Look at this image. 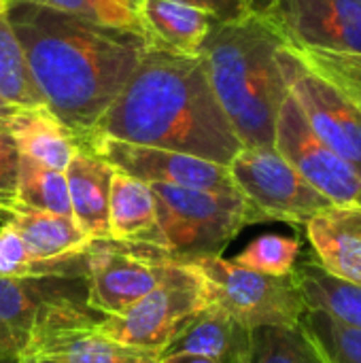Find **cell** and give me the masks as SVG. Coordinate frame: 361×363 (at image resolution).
I'll list each match as a JSON object with an SVG mask.
<instances>
[{
    "mask_svg": "<svg viewBox=\"0 0 361 363\" xmlns=\"http://www.w3.org/2000/svg\"><path fill=\"white\" fill-rule=\"evenodd\" d=\"M204 306L209 298L200 270L179 262L164 283L121 315L104 317L94 330L119 345L162 355L177 332Z\"/></svg>",
    "mask_w": 361,
    "mask_h": 363,
    "instance_id": "52a82bcc",
    "label": "cell"
},
{
    "mask_svg": "<svg viewBox=\"0 0 361 363\" xmlns=\"http://www.w3.org/2000/svg\"><path fill=\"white\" fill-rule=\"evenodd\" d=\"M140 23L149 45L183 55H200L217 19L177 0H140Z\"/></svg>",
    "mask_w": 361,
    "mask_h": 363,
    "instance_id": "ac0fdd59",
    "label": "cell"
},
{
    "mask_svg": "<svg viewBox=\"0 0 361 363\" xmlns=\"http://www.w3.org/2000/svg\"><path fill=\"white\" fill-rule=\"evenodd\" d=\"M177 2H183V4L196 6L200 11H206L219 23L236 21V19H243V17L251 15L247 11L245 0H177Z\"/></svg>",
    "mask_w": 361,
    "mask_h": 363,
    "instance_id": "1f68e13d",
    "label": "cell"
},
{
    "mask_svg": "<svg viewBox=\"0 0 361 363\" xmlns=\"http://www.w3.org/2000/svg\"><path fill=\"white\" fill-rule=\"evenodd\" d=\"M300 323L326 363H361V330L343 325L319 311H306Z\"/></svg>",
    "mask_w": 361,
    "mask_h": 363,
    "instance_id": "f1b7e54d",
    "label": "cell"
},
{
    "mask_svg": "<svg viewBox=\"0 0 361 363\" xmlns=\"http://www.w3.org/2000/svg\"><path fill=\"white\" fill-rule=\"evenodd\" d=\"M268 17L289 47L361 53V0H277Z\"/></svg>",
    "mask_w": 361,
    "mask_h": 363,
    "instance_id": "4fadbf2b",
    "label": "cell"
},
{
    "mask_svg": "<svg viewBox=\"0 0 361 363\" xmlns=\"http://www.w3.org/2000/svg\"><path fill=\"white\" fill-rule=\"evenodd\" d=\"M294 279L306 311H319L343 325L361 330V285L334 277L315 257L298 262Z\"/></svg>",
    "mask_w": 361,
    "mask_h": 363,
    "instance_id": "44dd1931",
    "label": "cell"
},
{
    "mask_svg": "<svg viewBox=\"0 0 361 363\" xmlns=\"http://www.w3.org/2000/svg\"><path fill=\"white\" fill-rule=\"evenodd\" d=\"M300 253H302V242L298 236L262 234L253 238L236 257H232V262L260 274L287 277L294 272Z\"/></svg>",
    "mask_w": 361,
    "mask_h": 363,
    "instance_id": "4316f807",
    "label": "cell"
},
{
    "mask_svg": "<svg viewBox=\"0 0 361 363\" xmlns=\"http://www.w3.org/2000/svg\"><path fill=\"white\" fill-rule=\"evenodd\" d=\"M6 17L45 106L79 136L96 128L149 47L143 34L28 0H9Z\"/></svg>",
    "mask_w": 361,
    "mask_h": 363,
    "instance_id": "6da1fadb",
    "label": "cell"
},
{
    "mask_svg": "<svg viewBox=\"0 0 361 363\" xmlns=\"http://www.w3.org/2000/svg\"><path fill=\"white\" fill-rule=\"evenodd\" d=\"M19 151L6 130H0V213L15 206Z\"/></svg>",
    "mask_w": 361,
    "mask_h": 363,
    "instance_id": "4dcf8cb0",
    "label": "cell"
},
{
    "mask_svg": "<svg viewBox=\"0 0 361 363\" xmlns=\"http://www.w3.org/2000/svg\"><path fill=\"white\" fill-rule=\"evenodd\" d=\"M109 230L111 238L115 240L143 242L164 249L157 225L155 196L149 183L119 170L113 172L109 198Z\"/></svg>",
    "mask_w": 361,
    "mask_h": 363,
    "instance_id": "d6986e66",
    "label": "cell"
},
{
    "mask_svg": "<svg viewBox=\"0 0 361 363\" xmlns=\"http://www.w3.org/2000/svg\"><path fill=\"white\" fill-rule=\"evenodd\" d=\"M315 259L334 277L361 285V206H330L306 223Z\"/></svg>",
    "mask_w": 361,
    "mask_h": 363,
    "instance_id": "5bb4252c",
    "label": "cell"
},
{
    "mask_svg": "<svg viewBox=\"0 0 361 363\" xmlns=\"http://www.w3.org/2000/svg\"><path fill=\"white\" fill-rule=\"evenodd\" d=\"M274 149L332 204L361 206V177L357 170L311 130L291 94H287L279 111Z\"/></svg>",
    "mask_w": 361,
    "mask_h": 363,
    "instance_id": "8fae6325",
    "label": "cell"
},
{
    "mask_svg": "<svg viewBox=\"0 0 361 363\" xmlns=\"http://www.w3.org/2000/svg\"><path fill=\"white\" fill-rule=\"evenodd\" d=\"M49 272H85V251L62 259H34L19 234L4 223L0 228V279H19Z\"/></svg>",
    "mask_w": 361,
    "mask_h": 363,
    "instance_id": "484cf974",
    "label": "cell"
},
{
    "mask_svg": "<svg viewBox=\"0 0 361 363\" xmlns=\"http://www.w3.org/2000/svg\"><path fill=\"white\" fill-rule=\"evenodd\" d=\"M104 317L89 304L85 272L0 279V336L19 355L47 338L94 330Z\"/></svg>",
    "mask_w": 361,
    "mask_h": 363,
    "instance_id": "277c9868",
    "label": "cell"
},
{
    "mask_svg": "<svg viewBox=\"0 0 361 363\" xmlns=\"http://www.w3.org/2000/svg\"><path fill=\"white\" fill-rule=\"evenodd\" d=\"M6 6H9V0H0V13H4Z\"/></svg>",
    "mask_w": 361,
    "mask_h": 363,
    "instance_id": "f35d334b",
    "label": "cell"
},
{
    "mask_svg": "<svg viewBox=\"0 0 361 363\" xmlns=\"http://www.w3.org/2000/svg\"><path fill=\"white\" fill-rule=\"evenodd\" d=\"M89 134L179 151L221 166H230L243 149L215 98L202 57L153 45L145 49Z\"/></svg>",
    "mask_w": 361,
    "mask_h": 363,
    "instance_id": "7a4b0ae2",
    "label": "cell"
},
{
    "mask_svg": "<svg viewBox=\"0 0 361 363\" xmlns=\"http://www.w3.org/2000/svg\"><path fill=\"white\" fill-rule=\"evenodd\" d=\"M6 223L19 234L34 259H62L87 249L91 238L70 215H55L23 208L19 204L4 211Z\"/></svg>",
    "mask_w": 361,
    "mask_h": 363,
    "instance_id": "ffe728a7",
    "label": "cell"
},
{
    "mask_svg": "<svg viewBox=\"0 0 361 363\" xmlns=\"http://www.w3.org/2000/svg\"><path fill=\"white\" fill-rule=\"evenodd\" d=\"M21 355H43L62 363H157L160 353L119 345L96 330L47 338Z\"/></svg>",
    "mask_w": 361,
    "mask_h": 363,
    "instance_id": "7402d4cb",
    "label": "cell"
},
{
    "mask_svg": "<svg viewBox=\"0 0 361 363\" xmlns=\"http://www.w3.org/2000/svg\"><path fill=\"white\" fill-rule=\"evenodd\" d=\"M19 155L64 172L83 138L64 125L45 104L17 108L6 125Z\"/></svg>",
    "mask_w": 361,
    "mask_h": 363,
    "instance_id": "e0dca14e",
    "label": "cell"
},
{
    "mask_svg": "<svg viewBox=\"0 0 361 363\" xmlns=\"http://www.w3.org/2000/svg\"><path fill=\"white\" fill-rule=\"evenodd\" d=\"M17 355H19V349L15 347V342L0 336V357H17Z\"/></svg>",
    "mask_w": 361,
    "mask_h": 363,
    "instance_id": "d590c367",
    "label": "cell"
},
{
    "mask_svg": "<svg viewBox=\"0 0 361 363\" xmlns=\"http://www.w3.org/2000/svg\"><path fill=\"white\" fill-rule=\"evenodd\" d=\"M177 264L162 247L115 238L91 240L85 249L89 304L100 315H121L164 283Z\"/></svg>",
    "mask_w": 361,
    "mask_h": 363,
    "instance_id": "ba28073f",
    "label": "cell"
},
{
    "mask_svg": "<svg viewBox=\"0 0 361 363\" xmlns=\"http://www.w3.org/2000/svg\"><path fill=\"white\" fill-rule=\"evenodd\" d=\"M168 355H196L217 363H247L249 330L230 319L221 308L209 304L177 332L160 357Z\"/></svg>",
    "mask_w": 361,
    "mask_h": 363,
    "instance_id": "2e32d148",
    "label": "cell"
},
{
    "mask_svg": "<svg viewBox=\"0 0 361 363\" xmlns=\"http://www.w3.org/2000/svg\"><path fill=\"white\" fill-rule=\"evenodd\" d=\"M28 2L45 4L98 26L147 36L140 23V0H28Z\"/></svg>",
    "mask_w": 361,
    "mask_h": 363,
    "instance_id": "83f0119b",
    "label": "cell"
},
{
    "mask_svg": "<svg viewBox=\"0 0 361 363\" xmlns=\"http://www.w3.org/2000/svg\"><path fill=\"white\" fill-rule=\"evenodd\" d=\"M164 249L183 264L219 257L228 245L262 215L236 194L151 183Z\"/></svg>",
    "mask_w": 361,
    "mask_h": 363,
    "instance_id": "5b68a950",
    "label": "cell"
},
{
    "mask_svg": "<svg viewBox=\"0 0 361 363\" xmlns=\"http://www.w3.org/2000/svg\"><path fill=\"white\" fill-rule=\"evenodd\" d=\"M15 111H17V106H11L9 102H4L0 98V130H6V125H9V121H11Z\"/></svg>",
    "mask_w": 361,
    "mask_h": 363,
    "instance_id": "e575fe53",
    "label": "cell"
},
{
    "mask_svg": "<svg viewBox=\"0 0 361 363\" xmlns=\"http://www.w3.org/2000/svg\"><path fill=\"white\" fill-rule=\"evenodd\" d=\"M0 98L17 108L45 104L6 11L0 13Z\"/></svg>",
    "mask_w": 361,
    "mask_h": 363,
    "instance_id": "d4e9b609",
    "label": "cell"
},
{
    "mask_svg": "<svg viewBox=\"0 0 361 363\" xmlns=\"http://www.w3.org/2000/svg\"><path fill=\"white\" fill-rule=\"evenodd\" d=\"M113 172L115 168L87 145H81L64 170L72 217L91 240L111 238L109 198Z\"/></svg>",
    "mask_w": 361,
    "mask_h": 363,
    "instance_id": "9a60e30c",
    "label": "cell"
},
{
    "mask_svg": "<svg viewBox=\"0 0 361 363\" xmlns=\"http://www.w3.org/2000/svg\"><path fill=\"white\" fill-rule=\"evenodd\" d=\"M247 11L251 15H260V17H268L277 4V0H245Z\"/></svg>",
    "mask_w": 361,
    "mask_h": 363,
    "instance_id": "d6a6232c",
    "label": "cell"
},
{
    "mask_svg": "<svg viewBox=\"0 0 361 363\" xmlns=\"http://www.w3.org/2000/svg\"><path fill=\"white\" fill-rule=\"evenodd\" d=\"M0 363H17V357H0Z\"/></svg>",
    "mask_w": 361,
    "mask_h": 363,
    "instance_id": "74e56055",
    "label": "cell"
},
{
    "mask_svg": "<svg viewBox=\"0 0 361 363\" xmlns=\"http://www.w3.org/2000/svg\"><path fill=\"white\" fill-rule=\"evenodd\" d=\"M300 60L317 74L336 85L361 108V53H343L326 49H296Z\"/></svg>",
    "mask_w": 361,
    "mask_h": 363,
    "instance_id": "f546056e",
    "label": "cell"
},
{
    "mask_svg": "<svg viewBox=\"0 0 361 363\" xmlns=\"http://www.w3.org/2000/svg\"><path fill=\"white\" fill-rule=\"evenodd\" d=\"M15 204L32 211L72 217L66 174L19 155Z\"/></svg>",
    "mask_w": 361,
    "mask_h": 363,
    "instance_id": "603a6c76",
    "label": "cell"
},
{
    "mask_svg": "<svg viewBox=\"0 0 361 363\" xmlns=\"http://www.w3.org/2000/svg\"><path fill=\"white\" fill-rule=\"evenodd\" d=\"M83 145L94 149L100 157H104L115 170L126 172L145 183H162L177 185L189 189L219 191V194H236V185L228 166L179 153L157 147H143L123 140H115L109 136H81Z\"/></svg>",
    "mask_w": 361,
    "mask_h": 363,
    "instance_id": "7c38bea8",
    "label": "cell"
},
{
    "mask_svg": "<svg viewBox=\"0 0 361 363\" xmlns=\"http://www.w3.org/2000/svg\"><path fill=\"white\" fill-rule=\"evenodd\" d=\"M194 266L204 279L209 304L221 308L249 332L264 325L294 328L300 325L306 313L294 272L268 277L243 268L223 255L198 259Z\"/></svg>",
    "mask_w": 361,
    "mask_h": 363,
    "instance_id": "8992f818",
    "label": "cell"
},
{
    "mask_svg": "<svg viewBox=\"0 0 361 363\" xmlns=\"http://www.w3.org/2000/svg\"><path fill=\"white\" fill-rule=\"evenodd\" d=\"M247 363H326L313 338L300 325H264L249 332Z\"/></svg>",
    "mask_w": 361,
    "mask_h": 363,
    "instance_id": "cb8c5ba5",
    "label": "cell"
},
{
    "mask_svg": "<svg viewBox=\"0 0 361 363\" xmlns=\"http://www.w3.org/2000/svg\"><path fill=\"white\" fill-rule=\"evenodd\" d=\"M281 70L289 94L298 102L311 130L361 177V108L336 85L309 68L285 45L279 51Z\"/></svg>",
    "mask_w": 361,
    "mask_h": 363,
    "instance_id": "30bf717a",
    "label": "cell"
},
{
    "mask_svg": "<svg viewBox=\"0 0 361 363\" xmlns=\"http://www.w3.org/2000/svg\"><path fill=\"white\" fill-rule=\"evenodd\" d=\"M17 363H62L51 357H43V355H17Z\"/></svg>",
    "mask_w": 361,
    "mask_h": 363,
    "instance_id": "8d00e7d4",
    "label": "cell"
},
{
    "mask_svg": "<svg viewBox=\"0 0 361 363\" xmlns=\"http://www.w3.org/2000/svg\"><path fill=\"white\" fill-rule=\"evenodd\" d=\"M157 363H217L206 357H196V355H168V357H160Z\"/></svg>",
    "mask_w": 361,
    "mask_h": 363,
    "instance_id": "836d02e7",
    "label": "cell"
},
{
    "mask_svg": "<svg viewBox=\"0 0 361 363\" xmlns=\"http://www.w3.org/2000/svg\"><path fill=\"white\" fill-rule=\"evenodd\" d=\"M236 189L264 221L306 223L334 206L274 147H243L228 166Z\"/></svg>",
    "mask_w": 361,
    "mask_h": 363,
    "instance_id": "9c48e42d",
    "label": "cell"
},
{
    "mask_svg": "<svg viewBox=\"0 0 361 363\" xmlns=\"http://www.w3.org/2000/svg\"><path fill=\"white\" fill-rule=\"evenodd\" d=\"M285 36L270 17L247 15L215 23L200 57L209 83L243 147H274V130L289 89L279 51Z\"/></svg>",
    "mask_w": 361,
    "mask_h": 363,
    "instance_id": "3957f363",
    "label": "cell"
}]
</instances>
